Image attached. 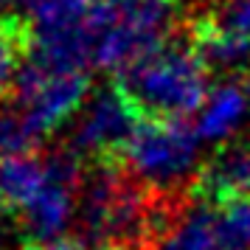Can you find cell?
Wrapping results in <instances>:
<instances>
[{
	"instance_id": "30bf717a",
	"label": "cell",
	"mask_w": 250,
	"mask_h": 250,
	"mask_svg": "<svg viewBox=\"0 0 250 250\" xmlns=\"http://www.w3.org/2000/svg\"><path fill=\"white\" fill-rule=\"evenodd\" d=\"M57 174V155H17L0 160V205L23 214Z\"/></svg>"
},
{
	"instance_id": "e0dca14e",
	"label": "cell",
	"mask_w": 250,
	"mask_h": 250,
	"mask_svg": "<svg viewBox=\"0 0 250 250\" xmlns=\"http://www.w3.org/2000/svg\"><path fill=\"white\" fill-rule=\"evenodd\" d=\"M9 230H12V211L0 205V245L6 242V236H9Z\"/></svg>"
},
{
	"instance_id": "4fadbf2b",
	"label": "cell",
	"mask_w": 250,
	"mask_h": 250,
	"mask_svg": "<svg viewBox=\"0 0 250 250\" xmlns=\"http://www.w3.org/2000/svg\"><path fill=\"white\" fill-rule=\"evenodd\" d=\"M93 0H28L31 31H54L82 20Z\"/></svg>"
},
{
	"instance_id": "7a4b0ae2",
	"label": "cell",
	"mask_w": 250,
	"mask_h": 250,
	"mask_svg": "<svg viewBox=\"0 0 250 250\" xmlns=\"http://www.w3.org/2000/svg\"><path fill=\"white\" fill-rule=\"evenodd\" d=\"M208 73L211 70L194 48L169 42L124 70L118 87L141 115L183 121L186 115H197L211 93Z\"/></svg>"
},
{
	"instance_id": "ffe728a7",
	"label": "cell",
	"mask_w": 250,
	"mask_h": 250,
	"mask_svg": "<svg viewBox=\"0 0 250 250\" xmlns=\"http://www.w3.org/2000/svg\"><path fill=\"white\" fill-rule=\"evenodd\" d=\"M248 96H250V76H248Z\"/></svg>"
},
{
	"instance_id": "9c48e42d",
	"label": "cell",
	"mask_w": 250,
	"mask_h": 250,
	"mask_svg": "<svg viewBox=\"0 0 250 250\" xmlns=\"http://www.w3.org/2000/svg\"><path fill=\"white\" fill-rule=\"evenodd\" d=\"M248 115H250L248 87H242L236 82H222V84L211 87V93L205 96V102L197 110L191 126L203 144L225 146L245 126Z\"/></svg>"
},
{
	"instance_id": "5bb4252c",
	"label": "cell",
	"mask_w": 250,
	"mask_h": 250,
	"mask_svg": "<svg viewBox=\"0 0 250 250\" xmlns=\"http://www.w3.org/2000/svg\"><path fill=\"white\" fill-rule=\"evenodd\" d=\"M25 54H28V48L23 42V34H17L12 23H3L0 25V96L9 87H14L25 62Z\"/></svg>"
},
{
	"instance_id": "52a82bcc",
	"label": "cell",
	"mask_w": 250,
	"mask_h": 250,
	"mask_svg": "<svg viewBox=\"0 0 250 250\" xmlns=\"http://www.w3.org/2000/svg\"><path fill=\"white\" fill-rule=\"evenodd\" d=\"M138 124H141V113L132 107V102L118 84L93 90L70 124L68 152L79 160L115 163L121 160V152L129 144Z\"/></svg>"
},
{
	"instance_id": "277c9868",
	"label": "cell",
	"mask_w": 250,
	"mask_h": 250,
	"mask_svg": "<svg viewBox=\"0 0 250 250\" xmlns=\"http://www.w3.org/2000/svg\"><path fill=\"white\" fill-rule=\"evenodd\" d=\"M203 141L186 121L146 118L121 152L124 171L146 191H171L194 183Z\"/></svg>"
},
{
	"instance_id": "5b68a950",
	"label": "cell",
	"mask_w": 250,
	"mask_h": 250,
	"mask_svg": "<svg viewBox=\"0 0 250 250\" xmlns=\"http://www.w3.org/2000/svg\"><path fill=\"white\" fill-rule=\"evenodd\" d=\"M90 93L87 70L54 65L34 54H25L20 76L14 82V102L31 115L45 138L73 124Z\"/></svg>"
},
{
	"instance_id": "7c38bea8",
	"label": "cell",
	"mask_w": 250,
	"mask_h": 250,
	"mask_svg": "<svg viewBox=\"0 0 250 250\" xmlns=\"http://www.w3.org/2000/svg\"><path fill=\"white\" fill-rule=\"evenodd\" d=\"M42 141H45V135L31 121V115L14 99L9 102V99L0 96V160L17 158V155H31V152L40 149Z\"/></svg>"
},
{
	"instance_id": "8fae6325",
	"label": "cell",
	"mask_w": 250,
	"mask_h": 250,
	"mask_svg": "<svg viewBox=\"0 0 250 250\" xmlns=\"http://www.w3.org/2000/svg\"><path fill=\"white\" fill-rule=\"evenodd\" d=\"M194 51L200 54L208 70L225 73V76H236L242 70H250V40L236 34H228L211 25H203Z\"/></svg>"
},
{
	"instance_id": "3957f363",
	"label": "cell",
	"mask_w": 250,
	"mask_h": 250,
	"mask_svg": "<svg viewBox=\"0 0 250 250\" xmlns=\"http://www.w3.org/2000/svg\"><path fill=\"white\" fill-rule=\"evenodd\" d=\"M79 222L84 228V242L126 248L144 236L169 225L160 222L158 211L149 203V191L138 186L115 163H99L79 186Z\"/></svg>"
},
{
	"instance_id": "6da1fadb",
	"label": "cell",
	"mask_w": 250,
	"mask_h": 250,
	"mask_svg": "<svg viewBox=\"0 0 250 250\" xmlns=\"http://www.w3.org/2000/svg\"><path fill=\"white\" fill-rule=\"evenodd\" d=\"M180 9L174 0H93L79 20L87 68L124 73L169 45Z\"/></svg>"
},
{
	"instance_id": "2e32d148",
	"label": "cell",
	"mask_w": 250,
	"mask_h": 250,
	"mask_svg": "<svg viewBox=\"0 0 250 250\" xmlns=\"http://www.w3.org/2000/svg\"><path fill=\"white\" fill-rule=\"evenodd\" d=\"M54 250H126L118 245H93V242H68L62 239L59 245H54Z\"/></svg>"
},
{
	"instance_id": "ac0fdd59",
	"label": "cell",
	"mask_w": 250,
	"mask_h": 250,
	"mask_svg": "<svg viewBox=\"0 0 250 250\" xmlns=\"http://www.w3.org/2000/svg\"><path fill=\"white\" fill-rule=\"evenodd\" d=\"M17 250H54V248H48L42 242H28V245H23V248H17Z\"/></svg>"
},
{
	"instance_id": "9a60e30c",
	"label": "cell",
	"mask_w": 250,
	"mask_h": 250,
	"mask_svg": "<svg viewBox=\"0 0 250 250\" xmlns=\"http://www.w3.org/2000/svg\"><path fill=\"white\" fill-rule=\"evenodd\" d=\"M205 25L250 40V0H219Z\"/></svg>"
},
{
	"instance_id": "8992f818",
	"label": "cell",
	"mask_w": 250,
	"mask_h": 250,
	"mask_svg": "<svg viewBox=\"0 0 250 250\" xmlns=\"http://www.w3.org/2000/svg\"><path fill=\"white\" fill-rule=\"evenodd\" d=\"M155 250H250V200H194L169 216Z\"/></svg>"
},
{
	"instance_id": "ba28073f",
	"label": "cell",
	"mask_w": 250,
	"mask_h": 250,
	"mask_svg": "<svg viewBox=\"0 0 250 250\" xmlns=\"http://www.w3.org/2000/svg\"><path fill=\"white\" fill-rule=\"evenodd\" d=\"M194 200L230 203L250 200V144L230 141L205 160L191 183Z\"/></svg>"
},
{
	"instance_id": "d6986e66",
	"label": "cell",
	"mask_w": 250,
	"mask_h": 250,
	"mask_svg": "<svg viewBox=\"0 0 250 250\" xmlns=\"http://www.w3.org/2000/svg\"><path fill=\"white\" fill-rule=\"evenodd\" d=\"M3 23H6V20H3V12H0V25H3Z\"/></svg>"
}]
</instances>
